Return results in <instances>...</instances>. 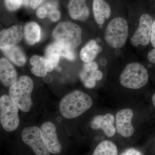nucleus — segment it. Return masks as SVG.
<instances>
[{"label":"nucleus","mask_w":155,"mask_h":155,"mask_svg":"<svg viewBox=\"0 0 155 155\" xmlns=\"http://www.w3.org/2000/svg\"><path fill=\"white\" fill-rule=\"evenodd\" d=\"M92 105L91 97L83 92L76 90L63 98L60 102L59 109L63 117L72 119L85 113Z\"/></svg>","instance_id":"obj_1"},{"label":"nucleus","mask_w":155,"mask_h":155,"mask_svg":"<svg viewBox=\"0 0 155 155\" xmlns=\"http://www.w3.org/2000/svg\"><path fill=\"white\" fill-rule=\"evenodd\" d=\"M33 81L27 75L21 76L10 87L9 96L21 111L28 112L32 105L31 94L33 91Z\"/></svg>","instance_id":"obj_2"},{"label":"nucleus","mask_w":155,"mask_h":155,"mask_svg":"<svg viewBox=\"0 0 155 155\" xmlns=\"http://www.w3.org/2000/svg\"><path fill=\"white\" fill-rule=\"evenodd\" d=\"M147 70L141 64L131 63L127 64L122 71L119 81L122 86L131 89H138L148 82Z\"/></svg>","instance_id":"obj_3"},{"label":"nucleus","mask_w":155,"mask_h":155,"mask_svg":"<svg viewBox=\"0 0 155 155\" xmlns=\"http://www.w3.org/2000/svg\"><path fill=\"white\" fill-rule=\"evenodd\" d=\"M82 31L79 25L72 22L59 23L53 32L56 41L74 50L81 42Z\"/></svg>","instance_id":"obj_4"},{"label":"nucleus","mask_w":155,"mask_h":155,"mask_svg":"<svg viewBox=\"0 0 155 155\" xmlns=\"http://www.w3.org/2000/svg\"><path fill=\"white\" fill-rule=\"evenodd\" d=\"M128 37V25L122 17L114 18L109 22L105 32L104 38L108 45L114 48H122Z\"/></svg>","instance_id":"obj_5"},{"label":"nucleus","mask_w":155,"mask_h":155,"mask_svg":"<svg viewBox=\"0 0 155 155\" xmlns=\"http://www.w3.org/2000/svg\"><path fill=\"white\" fill-rule=\"evenodd\" d=\"M18 107L10 97L4 95L0 98V122L5 130L13 131L17 129L19 124Z\"/></svg>","instance_id":"obj_6"},{"label":"nucleus","mask_w":155,"mask_h":155,"mask_svg":"<svg viewBox=\"0 0 155 155\" xmlns=\"http://www.w3.org/2000/svg\"><path fill=\"white\" fill-rule=\"evenodd\" d=\"M21 138L36 155H50L41 130L37 126L25 127L22 130Z\"/></svg>","instance_id":"obj_7"},{"label":"nucleus","mask_w":155,"mask_h":155,"mask_svg":"<svg viewBox=\"0 0 155 155\" xmlns=\"http://www.w3.org/2000/svg\"><path fill=\"white\" fill-rule=\"evenodd\" d=\"M153 22V18L149 14L141 15L140 18L138 28L130 38L132 45L137 47L140 45L146 46L149 44Z\"/></svg>","instance_id":"obj_8"},{"label":"nucleus","mask_w":155,"mask_h":155,"mask_svg":"<svg viewBox=\"0 0 155 155\" xmlns=\"http://www.w3.org/2000/svg\"><path fill=\"white\" fill-rule=\"evenodd\" d=\"M133 115V111L129 108L120 110L116 114V131L125 138L130 137L134 133V129L132 124Z\"/></svg>","instance_id":"obj_9"},{"label":"nucleus","mask_w":155,"mask_h":155,"mask_svg":"<svg viewBox=\"0 0 155 155\" xmlns=\"http://www.w3.org/2000/svg\"><path fill=\"white\" fill-rule=\"evenodd\" d=\"M40 129L49 152L54 154L61 153L62 147L58 140L54 124L50 122H45L41 126Z\"/></svg>","instance_id":"obj_10"},{"label":"nucleus","mask_w":155,"mask_h":155,"mask_svg":"<svg viewBox=\"0 0 155 155\" xmlns=\"http://www.w3.org/2000/svg\"><path fill=\"white\" fill-rule=\"evenodd\" d=\"M23 36L22 26L15 25L3 29L0 33V47L2 50L15 46L21 41Z\"/></svg>","instance_id":"obj_11"},{"label":"nucleus","mask_w":155,"mask_h":155,"mask_svg":"<svg viewBox=\"0 0 155 155\" xmlns=\"http://www.w3.org/2000/svg\"><path fill=\"white\" fill-rule=\"evenodd\" d=\"M115 118L111 114L104 115H97L91 122V127L94 130L101 129L106 136L113 137L116 132V128L114 125Z\"/></svg>","instance_id":"obj_12"},{"label":"nucleus","mask_w":155,"mask_h":155,"mask_svg":"<svg viewBox=\"0 0 155 155\" xmlns=\"http://www.w3.org/2000/svg\"><path fill=\"white\" fill-rule=\"evenodd\" d=\"M68 10L70 17L75 20L85 21L89 15L86 0H69Z\"/></svg>","instance_id":"obj_13"},{"label":"nucleus","mask_w":155,"mask_h":155,"mask_svg":"<svg viewBox=\"0 0 155 155\" xmlns=\"http://www.w3.org/2000/svg\"><path fill=\"white\" fill-rule=\"evenodd\" d=\"M0 79L1 82L7 87L11 86L17 80L15 68L5 58H2L0 61Z\"/></svg>","instance_id":"obj_14"},{"label":"nucleus","mask_w":155,"mask_h":155,"mask_svg":"<svg viewBox=\"0 0 155 155\" xmlns=\"http://www.w3.org/2000/svg\"><path fill=\"white\" fill-rule=\"evenodd\" d=\"M93 11L95 20L99 25H102L105 19L110 17V7L104 0H93Z\"/></svg>","instance_id":"obj_15"},{"label":"nucleus","mask_w":155,"mask_h":155,"mask_svg":"<svg viewBox=\"0 0 155 155\" xmlns=\"http://www.w3.org/2000/svg\"><path fill=\"white\" fill-rule=\"evenodd\" d=\"M102 50V48L97 44L96 41L92 40L81 49L80 53L81 59L85 63L92 62Z\"/></svg>","instance_id":"obj_16"},{"label":"nucleus","mask_w":155,"mask_h":155,"mask_svg":"<svg viewBox=\"0 0 155 155\" xmlns=\"http://www.w3.org/2000/svg\"><path fill=\"white\" fill-rule=\"evenodd\" d=\"M41 35L40 27L36 22H29L24 26V38L28 45H34L39 41Z\"/></svg>","instance_id":"obj_17"},{"label":"nucleus","mask_w":155,"mask_h":155,"mask_svg":"<svg viewBox=\"0 0 155 155\" xmlns=\"http://www.w3.org/2000/svg\"><path fill=\"white\" fill-rule=\"evenodd\" d=\"M2 50L5 54L18 67H22L25 65L26 63V57L19 47L15 46Z\"/></svg>","instance_id":"obj_18"},{"label":"nucleus","mask_w":155,"mask_h":155,"mask_svg":"<svg viewBox=\"0 0 155 155\" xmlns=\"http://www.w3.org/2000/svg\"><path fill=\"white\" fill-rule=\"evenodd\" d=\"M118 150L116 145L110 140L101 142L97 146L92 155H118Z\"/></svg>","instance_id":"obj_19"},{"label":"nucleus","mask_w":155,"mask_h":155,"mask_svg":"<svg viewBox=\"0 0 155 155\" xmlns=\"http://www.w3.org/2000/svg\"><path fill=\"white\" fill-rule=\"evenodd\" d=\"M45 58L38 55H34L31 58L30 63L32 66L31 72L37 77H44L47 74L45 67Z\"/></svg>","instance_id":"obj_20"},{"label":"nucleus","mask_w":155,"mask_h":155,"mask_svg":"<svg viewBox=\"0 0 155 155\" xmlns=\"http://www.w3.org/2000/svg\"><path fill=\"white\" fill-rule=\"evenodd\" d=\"M47 48L59 55L63 56L69 61H72L75 60V54L74 50L57 42L51 44L48 46Z\"/></svg>","instance_id":"obj_21"},{"label":"nucleus","mask_w":155,"mask_h":155,"mask_svg":"<svg viewBox=\"0 0 155 155\" xmlns=\"http://www.w3.org/2000/svg\"><path fill=\"white\" fill-rule=\"evenodd\" d=\"M46 58L50 61L52 64L54 68L58 66V63L60 61L61 56L54 52L51 50L46 48L45 51Z\"/></svg>","instance_id":"obj_22"},{"label":"nucleus","mask_w":155,"mask_h":155,"mask_svg":"<svg viewBox=\"0 0 155 155\" xmlns=\"http://www.w3.org/2000/svg\"><path fill=\"white\" fill-rule=\"evenodd\" d=\"M23 3V0H5L6 8L9 11H13L19 9Z\"/></svg>","instance_id":"obj_23"},{"label":"nucleus","mask_w":155,"mask_h":155,"mask_svg":"<svg viewBox=\"0 0 155 155\" xmlns=\"http://www.w3.org/2000/svg\"><path fill=\"white\" fill-rule=\"evenodd\" d=\"M48 17L53 22H57L61 18V13L57 8H53L48 10Z\"/></svg>","instance_id":"obj_24"},{"label":"nucleus","mask_w":155,"mask_h":155,"mask_svg":"<svg viewBox=\"0 0 155 155\" xmlns=\"http://www.w3.org/2000/svg\"><path fill=\"white\" fill-rule=\"evenodd\" d=\"M98 69V65L95 62L85 63L84 65V70L87 72H91L93 71L97 70Z\"/></svg>","instance_id":"obj_25"},{"label":"nucleus","mask_w":155,"mask_h":155,"mask_svg":"<svg viewBox=\"0 0 155 155\" xmlns=\"http://www.w3.org/2000/svg\"><path fill=\"white\" fill-rule=\"evenodd\" d=\"M84 86L87 88H94L96 84V81L88 75L82 81Z\"/></svg>","instance_id":"obj_26"},{"label":"nucleus","mask_w":155,"mask_h":155,"mask_svg":"<svg viewBox=\"0 0 155 155\" xmlns=\"http://www.w3.org/2000/svg\"><path fill=\"white\" fill-rule=\"evenodd\" d=\"M36 15L38 18L44 19L48 16L47 10L45 7H39L37 10Z\"/></svg>","instance_id":"obj_27"},{"label":"nucleus","mask_w":155,"mask_h":155,"mask_svg":"<svg viewBox=\"0 0 155 155\" xmlns=\"http://www.w3.org/2000/svg\"><path fill=\"white\" fill-rule=\"evenodd\" d=\"M120 155H143L142 153L136 149L130 148L125 150Z\"/></svg>","instance_id":"obj_28"},{"label":"nucleus","mask_w":155,"mask_h":155,"mask_svg":"<svg viewBox=\"0 0 155 155\" xmlns=\"http://www.w3.org/2000/svg\"><path fill=\"white\" fill-rule=\"evenodd\" d=\"M89 75L96 81L101 80L103 77L102 72L97 69L91 72Z\"/></svg>","instance_id":"obj_29"},{"label":"nucleus","mask_w":155,"mask_h":155,"mask_svg":"<svg viewBox=\"0 0 155 155\" xmlns=\"http://www.w3.org/2000/svg\"><path fill=\"white\" fill-rule=\"evenodd\" d=\"M45 67L46 70L48 72H52L54 69V67L52 64L46 58H45Z\"/></svg>","instance_id":"obj_30"},{"label":"nucleus","mask_w":155,"mask_h":155,"mask_svg":"<svg viewBox=\"0 0 155 155\" xmlns=\"http://www.w3.org/2000/svg\"><path fill=\"white\" fill-rule=\"evenodd\" d=\"M147 58L150 63L155 64V48L152 50L148 54Z\"/></svg>","instance_id":"obj_31"},{"label":"nucleus","mask_w":155,"mask_h":155,"mask_svg":"<svg viewBox=\"0 0 155 155\" xmlns=\"http://www.w3.org/2000/svg\"><path fill=\"white\" fill-rule=\"evenodd\" d=\"M150 42L153 46L155 48V20L153 22L151 35Z\"/></svg>","instance_id":"obj_32"},{"label":"nucleus","mask_w":155,"mask_h":155,"mask_svg":"<svg viewBox=\"0 0 155 155\" xmlns=\"http://www.w3.org/2000/svg\"><path fill=\"white\" fill-rule=\"evenodd\" d=\"M44 1V0H31L30 2V7L31 8L36 9Z\"/></svg>","instance_id":"obj_33"},{"label":"nucleus","mask_w":155,"mask_h":155,"mask_svg":"<svg viewBox=\"0 0 155 155\" xmlns=\"http://www.w3.org/2000/svg\"><path fill=\"white\" fill-rule=\"evenodd\" d=\"M43 79L45 82L47 83H50L53 80L52 77L51 75L47 74L45 76L43 77Z\"/></svg>","instance_id":"obj_34"},{"label":"nucleus","mask_w":155,"mask_h":155,"mask_svg":"<svg viewBox=\"0 0 155 155\" xmlns=\"http://www.w3.org/2000/svg\"><path fill=\"white\" fill-rule=\"evenodd\" d=\"M100 64L102 66H105L107 64V61L104 58H102L100 60Z\"/></svg>","instance_id":"obj_35"},{"label":"nucleus","mask_w":155,"mask_h":155,"mask_svg":"<svg viewBox=\"0 0 155 155\" xmlns=\"http://www.w3.org/2000/svg\"><path fill=\"white\" fill-rule=\"evenodd\" d=\"M152 102L154 107L155 108V93L153 95L152 97Z\"/></svg>","instance_id":"obj_36"},{"label":"nucleus","mask_w":155,"mask_h":155,"mask_svg":"<svg viewBox=\"0 0 155 155\" xmlns=\"http://www.w3.org/2000/svg\"><path fill=\"white\" fill-rule=\"evenodd\" d=\"M30 0H23V3L25 5H28Z\"/></svg>","instance_id":"obj_37"},{"label":"nucleus","mask_w":155,"mask_h":155,"mask_svg":"<svg viewBox=\"0 0 155 155\" xmlns=\"http://www.w3.org/2000/svg\"></svg>","instance_id":"obj_38"}]
</instances>
